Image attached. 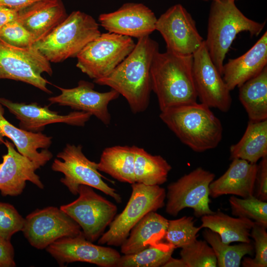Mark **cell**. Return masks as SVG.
<instances>
[{
	"label": "cell",
	"mask_w": 267,
	"mask_h": 267,
	"mask_svg": "<svg viewBox=\"0 0 267 267\" xmlns=\"http://www.w3.org/2000/svg\"><path fill=\"white\" fill-rule=\"evenodd\" d=\"M159 44L149 36L138 39L132 51L107 76L93 82L109 87L127 101L134 114L147 108L152 91L150 69Z\"/></svg>",
	"instance_id": "1"
},
{
	"label": "cell",
	"mask_w": 267,
	"mask_h": 267,
	"mask_svg": "<svg viewBox=\"0 0 267 267\" xmlns=\"http://www.w3.org/2000/svg\"><path fill=\"white\" fill-rule=\"evenodd\" d=\"M162 122L181 142L197 152L217 147L223 128L210 108L197 101L168 108L161 111Z\"/></svg>",
	"instance_id": "2"
},
{
	"label": "cell",
	"mask_w": 267,
	"mask_h": 267,
	"mask_svg": "<svg viewBox=\"0 0 267 267\" xmlns=\"http://www.w3.org/2000/svg\"><path fill=\"white\" fill-rule=\"evenodd\" d=\"M193 55H178L158 52L150 69L152 91L161 111L197 101L192 74Z\"/></svg>",
	"instance_id": "3"
},
{
	"label": "cell",
	"mask_w": 267,
	"mask_h": 267,
	"mask_svg": "<svg viewBox=\"0 0 267 267\" xmlns=\"http://www.w3.org/2000/svg\"><path fill=\"white\" fill-rule=\"evenodd\" d=\"M266 24L253 20L243 14L235 1H213L210 10L205 45L219 73L222 74L224 59L236 36L248 32L258 36Z\"/></svg>",
	"instance_id": "4"
},
{
	"label": "cell",
	"mask_w": 267,
	"mask_h": 267,
	"mask_svg": "<svg viewBox=\"0 0 267 267\" xmlns=\"http://www.w3.org/2000/svg\"><path fill=\"white\" fill-rule=\"evenodd\" d=\"M101 34L99 24L90 15L74 11L33 47L50 63L76 57L83 48Z\"/></svg>",
	"instance_id": "5"
},
{
	"label": "cell",
	"mask_w": 267,
	"mask_h": 267,
	"mask_svg": "<svg viewBox=\"0 0 267 267\" xmlns=\"http://www.w3.org/2000/svg\"><path fill=\"white\" fill-rule=\"evenodd\" d=\"M123 211L114 217L108 229L98 239L99 245L120 246L133 227L147 213L156 212L165 205V189L160 185L135 182Z\"/></svg>",
	"instance_id": "6"
},
{
	"label": "cell",
	"mask_w": 267,
	"mask_h": 267,
	"mask_svg": "<svg viewBox=\"0 0 267 267\" xmlns=\"http://www.w3.org/2000/svg\"><path fill=\"white\" fill-rule=\"evenodd\" d=\"M135 43L131 37L101 33L78 54L76 66L95 80L109 74L132 51Z\"/></svg>",
	"instance_id": "7"
},
{
	"label": "cell",
	"mask_w": 267,
	"mask_h": 267,
	"mask_svg": "<svg viewBox=\"0 0 267 267\" xmlns=\"http://www.w3.org/2000/svg\"><path fill=\"white\" fill-rule=\"evenodd\" d=\"M51 76L50 62L35 47L11 45L0 38V79H10L32 85L50 94L49 82L42 76Z\"/></svg>",
	"instance_id": "8"
},
{
	"label": "cell",
	"mask_w": 267,
	"mask_h": 267,
	"mask_svg": "<svg viewBox=\"0 0 267 267\" xmlns=\"http://www.w3.org/2000/svg\"><path fill=\"white\" fill-rule=\"evenodd\" d=\"M56 157L62 160L55 159L51 169L64 175L60 181L72 194H78L80 185H86L102 191L119 203L122 202V198L116 190L102 179L97 163L89 160L84 155L81 145L67 144Z\"/></svg>",
	"instance_id": "9"
},
{
	"label": "cell",
	"mask_w": 267,
	"mask_h": 267,
	"mask_svg": "<svg viewBox=\"0 0 267 267\" xmlns=\"http://www.w3.org/2000/svg\"><path fill=\"white\" fill-rule=\"evenodd\" d=\"M215 178L213 173L199 167L170 183L166 212L176 217L184 208H190L197 217L213 214L209 205V185Z\"/></svg>",
	"instance_id": "10"
},
{
	"label": "cell",
	"mask_w": 267,
	"mask_h": 267,
	"mask_svg": "<svg viewBox=\"0 0 267 267\" xmlns=\"http://www.w3.org/2000/svg\"><path fill=\"white\" fill-rule=\"evenodd\" d=\"M78 194L77 199L60 208L80 225L87 240L95 242L114 219L117 207L86 185H80Z\"/></svg>",
	"instance_id": "11"
},
{
	"label": "cell",
	"mask_w": 267,
	"mask_h": 267,
	"mask_svg": "<svg viewBox=\"0 0 267 267\" xmlns=\"http://www.w3.org/2000/svg\"><path fill=\"white\" fill-rule=\"evenodd\" d=\"M29 243L38 249H46L56 240L82 232L80 225L60 208L37 209L25 219L22 229Z\"/></svg>",
	"instance_id": "12"
},
{
	"label": "cell",
	"mask_w": 267,
	"mask_h": 267,
	"mask_svg": "<svg viewBox=\"0 0 267 267\" xmlns=\"http://www.w3.org/2000/svg\"><path fill=\"white\" fill-rule=\"evenodd\" d=\"M155 30L163 38L167 51L178 55H192L204 40L194 20L180 4L174 5L157 18Z\"/></svg>",
	"instance_id": "13"
},
{
	"label": "cell",
	"mask_w": 267,
	"mask_h": 267,
	"mask_svg": "<svg viewBox=\"0 0 267 267\" xmlns=\"http://www.w3.org/2000/svg\"><path fill=\"white\" fill-rule=\"evenodd\" d=\"M192 74L200 102L210 108L227 112L232 102L230 91L213 63L205 41L193 54Z\"/></svg>",
	"instance_id": "14"
},
{
	"label": "cell",
	"mask_w": 267,
	"mask_h": 267,
	"mask_svg": "<svg viewBox=\"0 0 267 267\" xmlns=\"http://www.w3.org/2000/svg\"><path fill=\"white\" fill-rule=\"evenodd\" d=\"M46 250L61 266L82 262L100 267H116L121 256L112 248L94 244L85 238L83 232L76 236L60 238Z\"/></svg>",
	"instance_id": "15"
},
{
	"label": "cell",
	"mask_w": 267,
	"mask_h": 267,
	"mask_svg": "<svg viewBox=\"0 0 267 267\" xmlns=\"http://www.w3.org/2000/svg\"><path fill=\"white\" fill-rule=\"evenodd\" d=\"M157 20L149 7L135 2L125 3L116 10L98 17L100 25L108 32L137 39L154 32Z\"/></svg>",
	"instance_id": "16"
},
{
	"label": "cell",
	"mask_w": 267,
	"mask_h": 267,
	"mask_svg": "<svg viewBox=\"0 0 267 267\" xmlns=\"http://www.w3.org/2000/svg\"><path fill=\"white\" fill-rule=\"evenodd\" d=\"M94 87L93 83L81 80L78 86L73 88L58 87L61 93L50 97L48 100L51 104L69 106L76 111L89 113L107 126L111 119L108 111V104L117 99L120 94L113 89L107 92H100L95 90Z\"/></svg>",
	"instance_id": "17"
},
{
	"label": "cell",
	"mask_w": 267,
	"mask_h": 267,
	"mask_svg": "<svg viewBox=\"0 0 267 267\" xmlns=\"http://www.w3.org/2000/svg\"><path fill=\"white\" fill-rule=\"evenodd\" d=\"M0 103L19 121L20 128L34 133L42 132L45 126L52 123H62L83 127L91 116L89 113L80 111L61 115L50 110L48 106H42L36 102L17 103L1 97H0Z\"/></svg>",
	"instance_id": "18"
},
{
	"label": "cell",
	"mask_w": 267,
	"mask_h": 267,
	"mask_svg": "<svg viewBox=\"0 0 267 267\" xmlns=\"http://www.w3.org/2000/svg\"><path fill=\"white\" fill-rule=\"evenodd\" d=\"M4 144L7 153L2 156V162L0 163L1 194L4 196L21 194L27 181L43 189L44 185L35 173L41 166L16 151L12 142L5 140Z\"/></svg>",
	"instance_id": "19"
},
{
	"label": "cell",
	"mask_w": 267,
	"mask_h": 267,
	"mask_svg": "<svg viewBox=\"0 0 267 267\" xmlns=\"http://www.w3.org/2000/svg\"><path fill=\"white\" fill-rule=\"evenodd\" d=\"M4 137L13 142L18 152L41 167L52 158L47 149L52 137L42 132H29L15 127L4 117V108L0 103V144L4 143Z\"/></svg>",
	"instance_id": "20"
},
{
	"label": "cell",
	"mask_w": 267,
	"mask_h": 267,
	"mask_svg": "<svg viewBox=\"0 0 267 267\" xmlns=\"http://www.w3.org/2000/svg\"><path fill=\"white\" fill-rule=\"evenodd\" d=\"M267 64V32L242 55L223 64L222 77L230 91L259 74Z\"/></svg>",
	"instance_id": "21"
},
{
	"label": "cell",
	"mask_w": 267,
	"mask_h": 267,
	"mask_svg": "<svg viewBox=\"0 0 267 267\" xmlns=\"http://www.w3.org/2000/svg\"><path fill=\"white\" fill-rule=\"evenodd\" d=\"M67 15L61 0H41L19 10L17 20L32 34L36 43L49 34Z\"/></svg>",
	"instance_id": "22"
},
{
	"label": "cell",
	"mask_w": 267,
	"mask_h": 267,
	"mask_svg": "<svg viewBox=\"0 0 267 267\" xmlns=\"http://www.w3.org/2000/svg\"><path fill=\"white\" fill-rule=\"evenodd\" d=\"M257 171V164L232 159L226 172L210 184V196L216 198L227 194L242 198L253 196Z\"/></svg>",
	"instance_id": "23"
},
{
	"label": "cell",
	"mask_w": 267,
	"mask_h": 267,
	"mask_svg": "<svg viewBox=\"0 0 267 267\" xmlns=\"http://www.w3.org/2000/svg\"><path fill=\"white\" fill-rule=\"evenodd\" d=\"M168 220L156 212L145 215L131 229L121 246L124 255L137 253L161 242L166 232Z\"/></svg>",
	"instance_id": "24"
},
{
	"label": "cell",
	"mask_w": 267,
	"mask_h": 267,
	"mask_svg": "<svg viewBox=\"0 0 267 267\" xmlns=\"http://www.w3.org/2000/svg\"><path fill=\"white\" fill-rule=\"evenodd\" d=\"M201 221L200 228H207L217 233L223 243L251 242V230L254 223L251 220L233 218L218 211L202 216Z\"/></svg>",
	"instance_id": "25"
},
{
	"label": "cell",
	"mask_w": 267,
	"mask_h": 267,
	"mask_svg": "<svg viewBox=\"0 0 267 267\" xmlns=\"http://www.w3.org/2000/svg\"><path fill=\"white\" fill-rule=\"evenodd\" d=\"M230 159H241L257 164L267 156V120L250 121L240 140L230 146Z\"/></svg>",
	"instance_id": "26"
},
{
	"label": "cell",
	"mask_w": 267,
	"mask_h": 267,
	"mask_svg": "<svg viewBox=\"0 0 267 267\" xmlns=\"http://www.w3.org/2000/svg\"><path fill=\"white\" fill-rule=\"evenodd\" d=\"M135 146L116 145L105 148L97 163L98 171L122 182H135L134 173Z\"/></svg>",
	"instance_id": "27"
},
{
	"label": "cell",
	"mask_w": 267,
	"mask_h": 267,
	"mask_svg": "<svg viewBox=\"0 0 267 267\" xmlns=\"http://www.w3.org/2000/svg\"><path fill=\"white\" fill-rule=\"evenodd\" d=\"M239 88V98L249 120H267V66Z\"/></svg>",
	"instance_id": "28"
},
{
	"label": "cell",
	"mask_w": 267,
	"mask_h": 267,
	"mask_svg": "<svg viewBox=\"0 0 267 267\" xmlns=\"http://www.w3.org/2000/svg\"><path fill=\"white\" fill-rule=\"evenodd\" d=\"M171 166L161 155H153L135 146V181L147 185H160L167 180Z\"/></svg>",
	"instance_id": "29"
},
{
	"label": "cell",
	"mask_w": 267,
	"mask_h": 267,
	"mask_svg": "<svg viewBox=\"0 0 267 267\" xmlns=\"http://www.w3.org/2000/svg\"><path fill=\"white\" fill-rule=\"evenodd\" d=\"M203 235L213 248L219 267H239L243 257L246 255L252 256L254 252L251 242H241L234 245L226 244L222 241L217 233L207 228L203 231Z\"/></svg>",
	"instance_id": "30"
},
{
	"label": "cell",
	"mask_w": 267,
	"mask_h": 267,
	"mask_svg": "<svg viewBox=\"0 0 267 267\" xmlns=\"http://www.w3.org/2000/svg\"><path fill=\"white\" fill-rule=\"evenodd\" d=\"M175 249L170 244L160 242L137 253L121 256L116 267H162L172 257Z\"/></svg>",
	"instance_id": "31"
},
{
	"label": "cell",
	"mask_w": 267,
	"mask_h": 267,
	"mask_svg": "<svg viewBox=\"0 0 267 267\" xmlns=\"http://www.w3.org/2000/svg\"><path fill=\"white\" fill-rule=\"evenodd\" d=\"M192 217L183 216L168 220L164 238L174 248H183L197 239V234L201 229L196 227Z\"/></svg>",
	"instance_id": "32"
},
{
	"label": "cell",
	"mask_w": 267,
	"mask_h": 267,
	"mask_svg": "<svg viewBox=\"0 0 267 267\" xmlns=\"http://www.w3.org/2000/svg\"><path fill=\"white\" fill-rule=\"evenodd\" d=\"M229 203L232 215L246 218L267 227V202L255 196L239 198L231 196Z\"/></svg>",
	"instance_id": "33"
},
{
	"label": "cell",
	"mask_w": 267,
	"mask_h": 267,
	"mask_svg": "<svg viewBox=\"0 0 267 267\" xmlns=\"http://www.w3.org/2000/svg\"><path fill=\"white\" fill-rule=\"evenodd\" d=\"M180 255L187 267H217L215 252L206 241L196 239L181 248Z\"/></svg>",
	"instance_id": "34"
},
{
	"label": "cell",
	"mask_w": 267,
	"mask_h": 267,
	"mask_svg": "<svg viewBox=\"0 0 267 267\" xmlns=\"http://www.w3.org/2000/svg\"><path fill=\"white\" fill-rule=\"evenodd\" d=\"M266 227L254 222L251 237L254 240V258L244 257L242 265L244 267H267V232Z\"/></svg>",
	"instance_id": "35"
},
{
	"label": "cell",
	"mask_w": 267,
	"mask_h": 267,
	"mask_svg": "<svg viewBox=\"0 0 267 267\" xmlns=\"http://www.w3.org/2000/svg\"><path fill=\"white\" fill-rule=\"evenodd\" d=\"M24 219L12 205L0 202V237L10 240L16 232L22 231Z\"/></svg>",
	"instance_id": "36"
},
{
	"label": "cell",
	"mask_w": 267,
	"mask_h": 267,
	"mask_svg": "<svg viewBox=\"0 0 267 267\" xmlns=\"http://www.w3.org/2000/svg\"><path fill=\"white\" fill-rule=\"evenodd\" d=\"M0 38L11 45L20 47H30L35 43L32 34L17 19L0 29Z\"/></svg>",
	"instance_id": "37"
},
{
	"label": "cell",
	"mask_w": 267,
	"mask_h": 267,
	"mask_svg": "<svg viewBox=\"0 0 267 267\" xmlns=\"http://www.w3.org/2000/svg\"><path fill=\"white\" fill-rule=\"evenodd\" d=\"M254 196L262 201L267 200V156L257 164Z\"/></svg>",
	"instance_id": "38"
},
{
	"label": "cell",
	"mask_w": 267,
	"mask_h": 267,
	"mask_svg": "<svg viewBox=\"0 0 267 267\" xmlns=\"http://www.w3.org/2000/svg\"><path fill=\"white\" fill-rule=\"evenodd\" d=\"M14 251L10 240L0 237V267H14Z\"/></svg>",
	"instance_id": "39"
},
{
	"label": "cell",
	"mask_w": 267,
	"mask_h": 267,
	"mask_svg": "<svg viewBox=\"0 0 267 267\" xmlns=\"http://www.w3.org/2000/svg\"><path fill=\"white\" fill-rule=\"evenodd\" d=\"M41 0H0V6L20 10Z\"/></svg>",
	"instance_id": "40"
},
{
	"label": "cell",
	"mask_w": 267,
	"mask_h": 267,
	"mask_svg": "<svg viewBox=\"0 0 267 267\" xmlns=\"http://www.w3.org/2000/svg\"><path fill=\"white\" fill-rule=\"evenodd\" d=\"M18 11L0 6V29L18 18Z\"/></svg>",
	"instance_id": "41"
},
{
	"label": "cell",
	"mask_w": 267,
	"mask_h": 267,
	"mask_svg": "<svg viewBox=\"0 0 267 267\" xmlns=\"http://www.w3.org/2000/svg\"><path fill=\"white\" fill-rule=\"evenodd\" d=\"M162 267H187V266L181 258L178 259L171 257Z\"/></svg>",
	"instance_id": "42"
},
{
	"label": "cell",
	"mask_w": 267,
	"mask_h": 267,
	"mask_svg": "<svg viewBox=\"0 0 267 267\" xmlns=\"http://www.w3.org/2000/svg\"><path fill=\"white\" fill-rule=\"evenodd\" d=\"M231 0V1H235V0Z\"/></svg>",
	"instance_id": "43"
},
{
	"label": "cell",
	"mask_w": 267,
	"mask_h": 267,
	"mask_svg": "<svg viewBox=\"0 0 267 267\" xmlns=\"http://www.w3.org/2000/svg\"><path fill=\"white\" fill-rule=\"evenodd\" d=\"M212 1H215V0H212Z\"/></svg>",
	"instance_id": "44"
}]
</instances>
